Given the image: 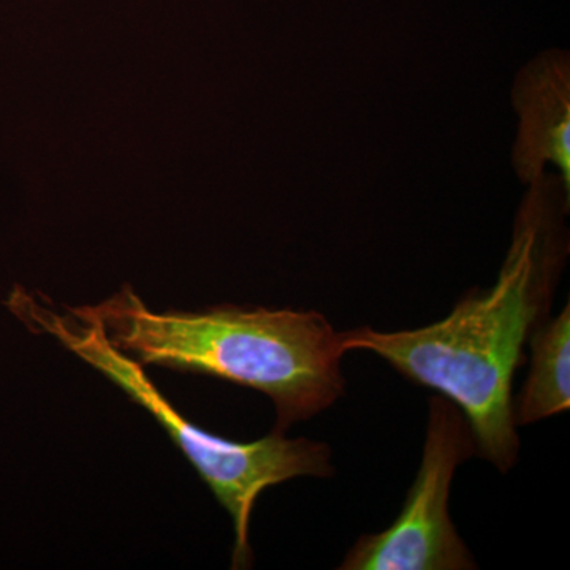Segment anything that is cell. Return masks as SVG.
I'll list each match as a JSON object with an SVG mask.
<instances>
[{
  "mask_svg": "<svg viewBox=\"0 0 570 570\" xmlns=\"http://www.w3.org/2000/svg\"><path fill=\"white\" fill-rule=\"evenodd\" d=\"M513 108L520 118L513 145V170L520 181H538L547 165L560 170L570 190V58L568 51H547L517 75Z\"/></svg>",
  "mask_w": 570,
  "mask_h": 570,
  "instance_id": "5b68a950",
  "label": "cell"
},
{
  "mask_svg": "<svg viewBox=\"0 0 570 570\" xmlns=\"http://www.w3.org/2000/svg\"><path fill=\"white\" fill-rule=\"evenodd\" d=\"M11 309L32 332L55 337L86 365L110 379L167 431L230 515L235 532L232 568L250 566V515L265 490L291 479L333 474L332 452L324 442L288 439L279 430L258 441L235 442L189 422L146 376L140 363L112 346L91 307L62 314L48 302L17 294L11 299Z\"/></svg>",
  "mask_w": 570,
  "mask_h": 570,
  "instance_id": "3957f363",
  "label": "cell"
},
{
  "mask_svg": "<svg viewBox=\"0 0 570 570\" xmlns=\"http://www.w3.org/2000/svg\"><path fill=\"white\" fill-rule=\"evenodd\" d=\"M531 367L517 403V426L569 411L570 406V306L554 318H547L532 333Z\"/></svg>",
  "mask_w": 570,
  "mask_h": 570,
  "instance_id": "8992f818",
  "label": "cell"
},
{
  "mask_svg": "<svg viewBox=\"0 0 570 570\" xmlns=\"http://www.w3.org/2000/svg\"><path fill=\"white\" fill-rule=\"evenodd\" d=\"M108 341L145 365L204 374L265 393L275 430L314 417L344 395L343 332L317 311L220 306L156 313L126 288L91 307Z\"/></svg>",
  "mask_w": 570,
  "mask_h": 570,
  "instance_id": "7a4b0ae2",
  "label": "cell"
},
{
  "mask_svg": "<svg viewBox=\"0 0 570 570\" xmlns=\"http://www.w3.org/2000/svg\"><path fill=\"white\" fill-rule=\"evenodd\" d=\"M570 190L560 175L530 184L493 287L461 298L442 321L415 330L343 332L348 351L373 352L463 412L483 459L508 472L519 460L512 385L523 348L549 316L569 255Z\"/></svg>",
  "mask_w": 570,
  "mask_h": 570,
  "instance_id": "6da1fadb",
  "label": "cell"
},
{
  "mask_svg": "<svg viewBox=\"0 0 570 570\" xmlns=\"http://www.w3.org/2000/svg\"><path fill=\"white\" fill-rule=\"evenodd\" d=\"M478 453L466 417L438 395L428 407L422 464L400 515L387 530L356 540L341 570H468L474 557L450 519L456 468Z\"/></svg>",
  "mask_w": 570,
  "mask_h": 570,
  "instance_id": "277c9868",
  "label": "cell"
}]
</instances>
